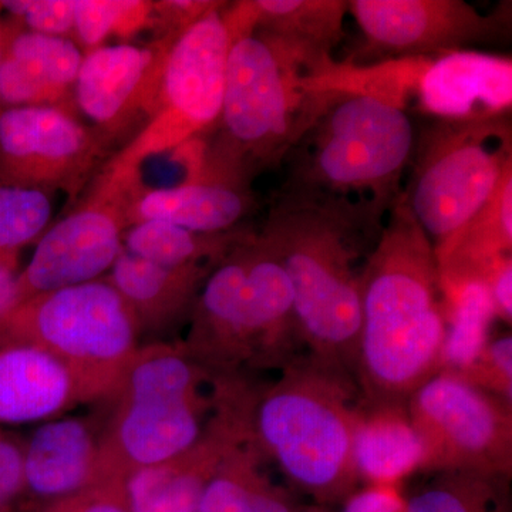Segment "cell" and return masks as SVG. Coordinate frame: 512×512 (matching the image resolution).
<instances>
[{
	"label": "cell",
	"instance_id": "8d00e7d4",
	"mask_svg": "<svg viewBox=\"0 0 512 512\" xmlns=\"http://www.w3.org/2000/svg\"><path fill=\"white\" fill-rule=\"evenodd\" d=\"M220 2L210 0H171V2L153 3L151 9L150 25L160 30L163 39L160 43L174 42L192 23L201 19L205 13L210 12Z\"/></svg>",
	"mask_w": 512,
	"mask_h": 512
},
{
	"label": "cell",
	"instance_id": "6da1fadb",
	"mask_svg": "<svg viewBox=\"0 0 512 512\" xmlns=\"http://www.w3.org/2000/svg\"><path fill=\"white\" fill-rule=\"evenodd\" d=\"M274 382L215 377L212 399L262 461L319 504L345 503L359 490L353 437L363 400L355 377L306 353Z\"/></svg>",
	"mask_w": 512,
	"mask_h": 512
},
{
	"label": "cell",
	"instance_id": "4fadbf2b",
	"mask_svg": "<svg viewBox=\"0 0 512 512\" xmlns=\"http://www.w3.org/2000/svg\"><path fill=\"white\" fill-rule=\"evenodd\" d=\"M106 147V140L67 107L0 111V183L76 195Z\"/></svg>",
	"mask_w": 512,
	"mask_h": 512
},
{
	"label": "cell",
	"instance_id": "ffe728a7",
	"mask_svg": "<svg viewBox=\"0 0 512 512\" xmlns=\"http://www.w3.org/2000/svg\"><path fill=\"white\" fill-rule=\"evenodd\" d=\"M248 185L192 177L174 187L137 190L128 201V222L163 221L200 234L234 231L254 211Z\"/></svg>",
	"mask_w": 512,
	"mask_h": 512
},
{
	"label": "cell",
	"instance_id": "7c38bea8",
	"mask_svg": "<svg viewBox=\"0 0 512 512\" xmlns=\"http://www.w3.org/2000/svg\"><path fill=\"white\" fill-rule=\"evenodd\" d=\"M367 53L384 60L437 57L474 45L508 42L511 3L488 15L464 0H350Z\"/></svg>",
	"mask_w": 512,
	"mask_h": 512
},
{
	"label": "cell",
	"instance_id": "e0dca14e",
	"mask_svg": "<svg viewBox=\"0 0 512 512\" xmlns=\"http://www.w3.org/2000/svg\"><path fill=\"white\" fill-rule=\"evenodd\" d=\"M201 439L180 456L124 478L130 512H200L205 488L241 434L231 420L212 410Z\"/></svg>",
	"mask_w": 512,
	"mask_h": 512
},
{
	"label": "cell",
	"instance_id": "d6a6232c",
	"mask_svg": "<svg viewBox=\"0 0 512 512\" xmlns=\"http://www.w3.org/2000/svg\"><path fill=\"white\" fill-rule=\"evenodd\" d=\"M136 0H73V35L84 50L103 46L111 35L126 28Z\"/></svg>",
	"mask_w": 512,
	"mask_h": 512
},
{
	"label": "cell",
	"instance_id": "d6986e66",
	"mask_svg": "<svg viewBox=\"0 0 512 512\" xmlns=\"http://www.w3.org/2000/svg\"><path fill=\"white\" fill-rule=\"evenodd\" d=\"M82 403L76 380L56 357L0 335V426L57 419Z\"/></svg>",
	"mask_w": 512,
	"mask_h": 512
},
{
	"label": "cell",
	"instance_id": "8992f818",
	"mask_svg": "<svg viewBox=\"0 0 512 512\" xmlns=\"http://www.w3.org/2000/svg\"><path fill=\"white\" fill-rule=\"evenodd\" d=\"M417 133L406 109L375 97L325 93L281 165L279 191L366 202L389 214L402 200Z\"/></svg>",
	"mask_w": 512,
	"mask_h": 512
},
{
	"label": "cell",
	"instance_id": "52a82bcc",
	"mask_svg": "<svg viewBox=\"0 0 512 512\" xmlns=\"http://www.w3.org/2000/svg\"><path fill=\"white\" fill-rule=\"evenodd\" d=\"M510 116L434 120L416 137L402 202L434 252L450 247L512 167Z\"/></svg>",
	"mask_w": 512,
	"mask_h": 512
},
{
	"label": "cell",
	"instance_id": "9c48e42d",
	"mask_svg": "<svg viewBox=\"0 0 512 512\" xmlns=\"http://www.w3.org/2000/svg\"><path fill=\"white\" fill-rule=\"evenodd\" d=\"M511 403L454 370H441L410 396L407 413L423 447L419 471H461L510 480Z\"/></svg>",
	"mask_w": 512,
	"mask_h": 512
},
{
	"label": "cell",
	"instance_id": "74e56055",
	"mask_svg": "<svg viewBox=\"0 0 512 512\" xmlns=\"http://www.w3.org/2000/svg\"><path fill=\"white\" fill-rule=\"evenodd\" d=\"M25 444L0 426V511L9 510V505L25 490L23 470Z\"/></svg>",
	"mask_w": 512,
	"mask_h": 512
},
{
	"label": "cell",
	"instance_id": "7a4b0ae2",
	"mask_svg": "<svg viewBox=\"0 0 512 512\" xmlns=\"http://www.w3.org/2000/svg\"><path fill=\"white\" fill-rule=\"evenodd\" d=\"M384 217L366 202L278 191L258 232L288 276L306 352L353 377L362 329L359 261L375 247Z\"/></svg>",
	"mask_w": 512,
	"mask_h": 512
},
{
	"label": "cell",
	"instance_id": "9a60e30c",
	"mask_svg": "<svg viewBox=\"0 0 512 512\" xmlns=\"http://www.w3.org/2000/svg\"><path fill=\"white\" fill-rule=\"evenodd\" d=\"M170 45L120 43L84 53L73 100L107 144L144 114L153 117L165 50Z\"/></svg>",
	"mask_w": 512,
	"mask_h": 512
},
{
	"label": "cell",
	"instance_id": "ab89813d",
	"mask_svg": "<svg viewBox=\"0 0 512 512\" xmlns=\"http://www.w3.org/2000/svg\"><path fill=\"white\" fill-rule=\"evenodd\" d=\"M487 286L495 316L511 325L512 320V255L501 256L480 279Z\"/></svg>",
	"mask_w": 512,
	"mask_h": 512
},
{
	"label": "cell",
	"instance_id": "44dd1931",
	"mask_svg": "<svg viewBox=\"0 0 512 512\" xmlns=\"http://www.w3.org/2000/svg\"><path fill=\"white\" fill-rule=\"evenodd\" d=\"M100 437L83 419L46 421L25 444V488L53 501L101 480Z\"/></svg>",
	"mask_w": 512,
	"mask_h": 512
},
{
	"label": "cell",
	"instance_id": "4316f807",
	"mask_svg": "<svg viewBox=\"0 0 512 512\" xmlns=\"http://www.w3.org/2000/svg\"><path fill=\"white\" fill-rule=\"evenodd\" d=\"M430 60L429 57H403L360 66L353 62L338 63L328 57L313 64L306 84L311 92L360 94L406 109Z\"/></svg>",
	"mask_w": 512,
	"mask_h": 512
},
{
	"label": "cell",
	"instance_id": "7bdbcfd3",
	"mask_svg": "<svg viewBox=\"0 0 512 512\" xmlns=\"http://www.w3.org/2000/svg\"><path fill=\"white\" fill-rule=\"evenodd\" d=\"M301 512H323V511L315 510V508H313V510H306V511L302 510Z\"/></svg>",
	"mask_w": 512,
	"mask_h": 512
},
{
	"label": "cell",
	"instance_id": "ee69618b",
	"mask_svg": "<svg viewBox=\"0 0 512 512\" xmlns=\"http://www.w3.org/2000/svg\"><path fill=\"white\" fill-rule=\"evenodd\" d=\"M0 512H10V510H3V511H0Z\"/></svg>",
	"mask_w": 512,
	"mask_h": 512
},
{
	"label": "cell",
	"instance_id": "f1b7e54d",
	"mask_svg": "<svg viewBox=\"0 0 512 512\" xmlns=\"http://www.w3.org/2000/svg\"><path fill=\"white\" fill-rule=\"evenodd\" d=\"M248 229L224 234H200L163 221H141L124 231L123 248L128 254L154 264L181 266L217 265Z\"/></svg>",
	"mask_w": 512,
	"mask_h": 512
},
{
	"label": "cell",
	"instance_id": "b9f144b4",
	"mask_svg": "<svg viewBox=\"0 0 512 512\" xmlns=\"http://www.w3.org/2000/svg\"><path fill=\"white\" fill-rule=\"evenodd\" d=\"M3 47H5V29L0 23V62H2Z\"/></svg>",
	"mask_w": 512,
	"mask_h": 512
},
{
	"label": "cell",
	"instance_id": "ba28073f",
	"mask_svg": "<svg viewBox=\"0 0 512 512\" xmlns=\"http://www.w3.org/2000/svg\"><path fill=\"white\" fill-rule=\"evenodd\" d=\"M0 335L26 340L56 357L86 403L110 399L140 349L136 318L104 278L20 303L0 319Z\"/></svg>",
	"mask_w": 512,
	"mask_h": 512
},
{
	"label": "cell",
	"instance_id": "603a6c76",
	"mask_svg": "<svg viewBox=\"0 0 512 512\" xmlns=\"http://www.w3.org/2000/svg\"><path fill=\"white\" fill-rule=\"evenodd\" d=\"M353 460L360 481L367 484L397 485L419 471L423 447L407 407H369L363 403L353 437Z\"/></svg>",
	"mask_w": 512,
	"mask_h": 512
},
{
	"label": "cell",
	"instance_id": "8fae6325",
	"mask_svg": "<svg viewBox=\"0 0 512 512\" xmlns=\"http://www.w3.org/2000/svg\"><path fill=\"white\" fill-rule=\"evenodd\" d=\"M136 187V175L111 170L92 198L47 229L19 272L18 306L109 274L123 251L124 231L130 227L128 201Z\"/></svg>",
	"mask_w": 512,
	"mask_h": 512
},
{
	"label": "cell",
	"instance_id": "ac0fdd59",
	"mask_svg": "<svg viewBox=\"0 0 512 512\" xmlns=\"http://www.w3.org/2000/svg\"><path fill=\"white\" fill-rule=\"evenodd\" d=\"M84 53L70 37L5 30L0 103L8 107H67Z\"/></svg>",
	"mask_w": 512,
	"mask_h": 512
},
{
	"label": "cell",
	"instance_id": "1f68e13d",
	"mask_svg": "<svg viewBox=\"0 0 512 512\" xmlns=\"http://www.w3.org/2000/svg\"><path fill=\"white\" fill-rule=\"evenodd\" d=\"M52 214L49 192L0 183V258L18 262L20 249L42 237Z\"/></svg>",
	"mask_w": 512,
	"mask_h": 512
},
{
	"label": "cell",
	"instance_id": "2e32d148",
	"mask_svg": "<svg viewBox=\"0 0 512 512\" xmlns=\"http://www.w3.org/2000/svg\"><path fill=\"white\" fill-rule=\"evenodd\" d=\"M414 99L419 109L434 120L510 116L511 57L471 49L433 57L421 73Z\"/></svg>",
	"mask_w": 512,
	"mask_h": 512
},
{
	"label": "cell",
	"instance_id": "4dcf8cb0",
	"mask_svg": "<svg viewBox=\"0 0 512 512\" xmlns=\"http://www.w3.org/2000/svg\"><path fill=\"white\" fill-rule=\"evenodd\" d=\"M508 480L440 471L407 498V512H508Z\"/></svg>",
	"mask_w": 512,
	"mask_h": 512
},
{
	"label": "cell",
	"instance_id": "f35d334b",
	"mask_svg": "<svg viewBox=\"0 0 512 512\" xmlns=\"http://www.w3.org/2000/svg\"><path fill=\"white\" fill-rule=\"evenodd\" d=\"M342 512H407V498L397 485L369 484L350 495Z\"/></svg>",
	"mask_w": 512,
	"mask_h": 512
},
{
	"label": "cell",
	"instance_id": "cb8c5ba5",
	"mask_svg": "<svg viewBox=\"0 0 512 512\" xmlns=\"http://www.w3.org/2000/svg\"><path fill=\"white\" fill-rule=\"evenodd\" d=\"M245 6L254 30L315 59L332 57V50L346 36V0H249Z\"/></svg>",
	"mask_w": 512,
	"mask_h": 512
},
{
	"label": "cell",
	"instance_id": "d590c367",
	"mask_svg": "<svg viewBox=\"0 0 512 512\" xmlns=\"http://www.w3.org/2000/svg\"><path fill=\"white\" fill-rule=\"evenodd\" d=\"M40 512H130L128 511L124 480L103 478L89 487L49 501Z\"/></svg>",
	"mask_w": 512,
	"mask_h": 512
},
{
	"label": "cell",
	"instance_id": "7402d4cb",
	"mask_svg": "<svg viewBox=\"0 0 512 512\" xmlns=\"http://www.w3.org/2000/svg\"><path fill=\"white\" fill-rule=\"evenodd\" d=\"M214 266L171 268L128 254L123 248L104 279L127 303L140 332H151L191 315L198 293Z\"/></svg>",
	"mask_w": 512,
	"mask_h": 512
},
{
	"label": "cell",
	"instance_id": "e575fe53",
	"mask_svg": "<svg viewBox=\"0 0 512 512\" xmlns=\"http://www.w3.org/2000/svg\"><path fill=\"white\" fill-rule=\"evenodd\" d=\"M0 8L8 10L29 32L57 37L73 35V0H9L0 2Z\"/></svg>",
	"mask_w": 512,
	"mask_h": 512
},
{
	"label": "cell",
	"instance_id": "277c9868",
	"mask_svg": "<svg viewBox=\"0 0 512 512\" xmlns=\"http://www.w3.org/2000/svg\"><path fill=\"white\" fill-rule=\"evenodd\" d=\"M183 349L211 377L284 370L306 355L288 276L258 232L212 268Z\"/></svg>",
	"mask_w": 512,
	"mask_h": 512
},
{
	"label": "cell",
	"instance_id": "30bf717a",
	"mask_svg": "<svg viewBox=\"0 0 512 512\" xmlns=\"http://www.w3.org/2000/svg\"><path fill=\"white\" fill-rule=\"evenodd\" d=\"M225 5L218 3L167 47L156 110L117 164L136 168L143 158L188 143L217 126L234 43Z\"/></svg>",
	"mask_w": 512,
	"mask_h": 512
},
{
	"label": "cell",
	"instance_id": "60d3db41",
	"mask_svg": "<svg viewBox=\"0 0 512 512\" xmlns=\"http://www.w3.org/2000/svg\"><path fill=\"white\" fill-rule=\"evenodd\" d=\"M18 262L0 258V319L18 306Z\"/></svg>",
	"mask_w": 512,
	"mask_h": 512
},
{
	"label": "cell",
	"instance_id": "d4e9b609",
	"mask_svg": "<svg viewBox=\"0 0 512 512\" xmlns=\"http://www.w3.org/2000/svg\"><path fill=\"white\" fill-rule=\"evenodd\" d=\"M512 251V167L450 247L436 255L441 281L481 279Z\"/></svg>",
	"mask_w": 512,
	"mask_h": 512
},
{
	"label": "cell",
	"instance_id": "5bb4252c",
	"mask_svg": "<svg viewBox=\"0 0 512 512\" xmlns=\"http://www.w3.org/2000/svg\"><path fill=\"white\" fill-rule=\"evenodd\" d=\"M100 437V478H121L180 456L201 439L212 396L117 400Z\"/></svg>",
	"mask_w": 512,
	"mask_h": 512
},
{
	"label": "cell",
	"instance_id": "484cf974",
	"mask_svg": "<svg viewBox=\"0 0 512 512\" xmlns=\"http://www.w3.org/2000/svg\"><path fill=\"white\" fill-rule=\"evenodd\" d=\"M262 458L239 441L222 458L201 498L200 512H301L298 501L262 471Z\"/></svg>",
	"mask_w": 512,
	"mask_h": 512
},
{
	"label": "cell",
	"instance_id": "5b68a950",
	"mask_svg": "<svg viewBox=\"0 0 512 512\" xmlns=\"http://www.w3.org/2000/svg\"><path fill=\"white\" fill-rule=\"evenodd\" d=\"M319 60L259 30L235 37L217 137L201 151L198 174L251 187L281 165L325 96L306 84Z\"/></svg>",
	"mask_w": 512,
	"mask_h": 512
},
{
	"label": "cell",
	"instance_id": "836d02e7",
	"mask_svg": "<svg viewBox=\"0 0 512 512\" xmlns=\"http://www.w3.org/2000/svg\"><path fill=\"white\" fill-rule=\"evenodd\" d=\"M485 392L512 400V338L511 335L490 340L476 362L464 372H457Z\"/></svg>",
	"mask_w": 512,
	"mask_h": 512
},
{
	"label": "cell",
	"instance_id": "3957f363",
	"mask_svg": "<svg viewBox=\"0 0 512 512\" xmlns=\"http://www.w3.org/2000/svg\"><path fill=\"white\" fill-rule=\"evenodd\" d=\"M355 380L369 407H407L443 370L447 320L436 252L400 200L360 272Z\"/></svg>",
	"mask_w": 512,
	"mask_h": 512
},
{
	"label": "cell",
	"instance_id": "83f0119b",
	"mask_svg": "<svg viewBox=\"0 0 512 512\" xmlns=\"http://www.w3.org/2000/svg\"><path fill=\"white\" fill-rule=\"evenodd\" d=\"M211 380L210 373L192 360L183 346L156 343L137 350L110 399L113 402L143 397L194 399L204 396L202 384Z\"/></svg>",
	"mask_w": 512,
	"mask_h": 512
},
{
	"label": "cell",
	"instance_id": "f546056e",
	"mask_svg": "<svg viewBox=\"0 0 512 512\" xmlns=\"http://www.w3.org/2000/svg\"><path fill=\"white\" fill-rule=\"evenodd\" d=\"M441 289L447 320L443 370L464 372L490 342L488 332L497 318L493 301L480 279L441 281Z\"/></svg>",
	"mask_w": 512,
	"mask_h": 512
}]
</instances>
